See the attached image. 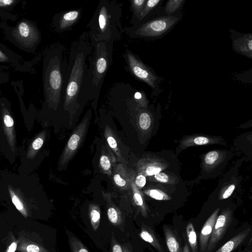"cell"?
Wrapping results in <instances>:
<instances>
[{
	"instance_id": "obj_1",
	"label": "cell",
	"mask_w": 252,
	"mask_h": 252,
	"mask_svg": "<svg viewBox=\"0 0 252 252\" xmlns=\"http://www.w3.org/2000/svg\"><path fill=\"white\" fill-rule=\"evenodd\" d=\"M87 32L72 43L67 59L63 86V105L78 106L89 99L87 87L88 58L92 51Z\"/></svg>"
},
{
	"instance_id": "obj_2",
	"label": "cell",
	"mask_w": 252,
	"mask_h": 252,
	"mask_svg": "<svg viewBox=\"0 0 252 252\" xmlns=\"http://www.w3.org/2000/svg\"><path fill=\"white\" fill-rule=\"evenodd\" d=\"M122 6L116 0H99L87 26L90 40L115 42L121 39L124 32L121 23Z\"/></svg>"
},
{
	"instance_id": "obj_3",
	"label": "cell",
	"mask_w": 252,
	"mask_h": 252,
	"mask_svg": "<svg viewBox=\"0 0 252 252\" xmlns=\"http://www.w3.org/2000/svg\"><path fill=\"white\" fill-rule=\"evenodd\" d=\"M63 47L59 44L47 53L44 62V92L49 106L55 108L63 103V86L67 59Z\"/></svg>"
},
{
	"instance_id": "obj_4",
	"label": "cell",
	"mask_w": 252,
	"mask_h": 252,
	"mask_svg": "<svg viewBox=\"0 0 252 252\" xmlns=\"http://www.w3.org/2000/svg\"><path fill=\"white\" fill-rule=\"evenodd\" d=\"M90 41L93 49L88 58L87 94L89 99L96 101L106 73L113 63L114 42Z\"/></svg>"
},
{
	"instance_id": "obj_5",
	"label": "cell",
	"mask_w": 252,
	"mask_h": 252,
	"mask_svg": "<svg viewBox=\"0 0 252 252\" xmlns=\"http://www.w3.org/2000/svg\"><path fill=\"white\" fill-rule=\"evenodd\" d=\"M182 17V11L169 16L159 15L137 25L126 27L124 31L131 38L159 39L169 32Z\"/></svg>"
},
{
	"instance_id": "obj_6",
	"label": "cell",
	"mask_w": 252,
	"mask_h": 252,
	"mask_svg": "<svg viewBox=\"0 0 252 252\" xmlns=\"http://www.w3.org/2000/svg\"><path fill=\"white\" fill-rule=\"evenodd\" d=\"M123 57L126 63L127 71L136 79L146 83L152 91L153 95H158L161 92L160 85L163 80L150 66L129 49H126Z\"/></svg>"
},
{
	"instance_id": "obj_7",
	"label": "cell",
	"mask_w": 252,
	"mask_h": 252,
	"mask_svg": "<svg viewBox=\"0 0 252 252\" xmlns=\"http://www.w3.org/2000/svg\"><path fill=\"white\" fill-rule=\"evenodd\" d=\"M232 213L225 210L218 216L205 252H212L222 238L232 221Z\"/></svg>"
},
{
	"instance_id": "obj_8",
	"label": "cell",
	"mask_w": 252,
	"mask_h": 252,
	"mask_svg": "<svg viewBox=\"0 0 252 252\" xmlns=\"http://www.w3.org/2000/svg\"><path fill=\"white\" fill-rule=\"evenodd\" d=\"M233 50L243 56L252 59V34L242 33L230 30Z\"/></svg>"
},
{
	"instance_id": "obj_9",
	"label": "cell",
	"mask_w": 252,
	"mask_h": 252,
	"mask_svg": "<svg viewBox=\"0 0 252 252\" xmlns=\"http://www.w3.org/2000/svg\"><path fill=\"white\" fill-rule=\"evenodd\" d=\"M81 9L63 11L57 14L53 18V24L58 32L69 30L81 17Z\"/></svg>"
},
{
	"instance_id": "obj_10",
	"label": "cell",
	"mask_w": 252,
	"mask_h": 252,
	"mask_svg": "<svg viewBox=\"0 0 252 252\" xmlns=\"http://www.w3.org/2000/svg\"><path fill=\"white\" fill-rule=\"evenodd\" d=\"M16 39L27 46L34 44L39 39V33L32 24L23 21L20 23L14 32Z\"/></svg>"
},
{
	"instance_id": "obj_11",
	"label": "cell",
	"mask_w": 252,
	"mask_h": 252,
	"mask_svg": "<svg viewBox=\"0 0 252 252\" xmlns=\"http://www.w3.org/2000/svg\"><path fill=\"white\" fill-rule=\"evenodd\" d=\"M219 209H217L207 220L199 234L200 252H205L209 239L218 216Z\"/></svg>"
},
{
	"instance_id": "obj_12",
	"label": "cell",
	"mask_w": 252,
	"mask_h": 252,
	"mask_svg": "<svg viewBox=\"0 0 252 252\" xmlns=\"http://www.w3.org/2000/svg\"><path fill=\"white\" fill-rule=\"evenodd\" d=\"M163 2L164 0H147L138 20L134 26L159 15Z\"/></svg>"
},
{
	"instance_id": "obj_13",
	"label": "cell",
	"mask_w": 252,
	"mask_h": 252,
	"mask_svg": "<svg viewBox=\"0 0 252 252\" xmlns=\"http://www.w3.org/2000/svg\"><path fill=\"white\" fill-rule=\"evenodd\" d=\"M251 230V228H249L240 232L220 247L216 252H232L245 241Z\"/></svg>"
},
{
	"instance_id": "obj_14",
	"label": "cell",
	"mask_w": 252,
	"mask_h": 252,
	"mask_svg": "<svg viewBox=\"0 0 252 252\" xmlns=\"http://www.w3.org/2000/svg\"><path fill=\"white\" fill-rule=\"evenodd\" d=\"M4 132L8 140V144L12 149H14L16 139L14 123L12 117L8 112L3 114Z\"/></svg>"
},
{
	"instance_id": "obj_15",
	"label": "cell",
	"mask_w": 252,
	"mask_h": 252,
	"mask_svg": "<svg viewBox=\"0 0 252 252\" xmlns=\"http://www.w3.org/2000/svg\"><path fill=\"white\" fill-rule=\"evenodd\" d=\"M140 236L143 240L152 245L159 252H163L162 245L151 228L143 225L140 233Z\"/></svg>"
},
{
	"instance_id": "obj_16",
	"label": "cell",
	"mask_w": 252,
	"mask_h": 252,
	"mask_svg": "<svg viewBox=\"0 0 252 252\" xmlns=\"http://www.w3.org/2000/svg\"><path fill=\"white\" fill-rule=\"evenodd\" d=\"M163 231L169 252H182L179 241L173 230L168 226L164 225Z\"/></svg>"
},
{
	"instance_id": "obj_17",
	"label": "cell",
	"mask_w": 252,
	"mask_h": 252,
	"mask_svg": "<svg viewBox=\"0 0 252 252\" xmlns=\"http://www.w3.org/2000/svg\"><path fill=\"white\" fill-rule=\"evenodd\" d=\"M185 0H168L162 6L160 15H172L182 11Z\"/></svg>"
},
{
	"instance_id": "obj_18",
	"label": "cell",
	"mask_w": 252,
	"mask_h": 252,
	"mask_svg": "<svg viewBox=\"0 0 252 252\" xmlns=\"http://www.w3.org/2000/svg\"><path fill=\"white\" fill-rule=\"evenodd\" d=\"M147 0H130V9L132 13L130 25H135L138 21Z\"/></svg>"
},
{
	"instance_id": "obj_19",
	"label": "cell",
	"mask_w": 252,
	"mask_h": 252,
	"mask_svg": "<svg viewBox=\"0 0 252 252\" xmlns=\"http://www.w3.org/2000/svg\"><path fill=\"white\" fill-rule=\"evenodd\" d=\"M22 252H49L46 249L27 240H22L18 248Z\"/></svg>"
},
{
	"instance_id": "obj_20",
	"label": "cell",
	"mask_w": 252,
	"mask_h": 252,
	"mask_svg": "<svg viewBox=\"0 0 252 252\" xmlns=\"http://www.w3.org/2000/svg\"><path fill=\"white\" fill-rule=\"evenodd\" d=\"M8 190L12 202L17 210L22 215L23 217L27 218L28 217V213L20 197L11 188H9Z\"/></svg>"
},
{
	"instance_id": "obj_21",
	"label": "cell",
	"mask_w": 252,
	"mask_h": 252,
	"mask_svg": "<svg viewBox=\"0 0 252 252\" xmlns=\"http://www.w3.org/2000/svg\"><path fill=\"white\" fill-rule=\"evenodd\" d=\"M186 233L192 252H198L196 234L193 225L189 222L186 227Z\"/></svg>"
},
{
	"instance_id": "obj_22",
	"label": "cell",
	"mask_w": 252,
	"mask_h": 252,
	"mask_svg": "<svg viewBox=\"0 0 252 252\" xmlns=\"http://www.w3.org/2000/svg\"><path fill=\"white\" fill-rule=\"evenodd\" d=\"M68 238L71 252H89L78 238L70 234H68Z\"/></svg>"
},
{
	"instance_id": "obj_23",
	"label": "cell",
	"mask_w": 252,
	"mask_h": 252,
	"mask_svg": "<svg viewBox=\"0 0 252 252\" xmlns=\"http://www.w3.org/2000/svg\"><path fill=\"white\" fill-rule=\"evenodd\" d=\"M43 142L44 139L42 135L37 137L32 141L28 151L27 158L28 159L33 158L39 149L42 146Z\"/></svg>"
},
{
	"instance_id": "obj_24",
	"label": "cell",
	"mask_w": 252,
	"mask_h": 252,
	"mask_svg": "<svg viewBox=\"0 0 252 252\" xmlns=\"http://www.w3.org/2000/svg\"><path fill=\"white\" fill-rule=\"evenodd\" d=\"M91 223L93 229L95 231L97 229L100 220V214L96 208H92L90 211Z\"/></svg>"
},
{
	"instance_id": "obj_25",
	"label": "cell",
	"mask_w": 252,
	"mask_h": 252,
	"mask_svg": "<svg viewBox=\"0 0 252 252\" xmlns=\"http://www.w3.org/2000/svg\"><path fill=\"white\" fill-rule=\"evenodd\" d=\"M107 215L110 222L114 224L121 223L122 219L120 214L114 207H110L107 210Z\"/></svg>"
},
{
	"instance_id": "obj_26",
	"label": "cell",
	"mask_w": 252,
	"mask_h": 252,
	"mask_svg": "<svg viewBox=\"0 0 252 252\" xmlns=\"http://www.w3.org/2000/svg\"><path fill=\"white\" fill-rule=\"evenodd\" d=\"M139 122L142 129H148L150 127L151 122L150 115L146 112L142 113L139 116Z\"/></svg>"
},
{
	"instance_id": "obj_27",
	"label": "cell",
	"mask_w": 252,
	"mask_h": 252,
	"mask_svg": "<svg viewBox=\"0 0 252 252\" xmlns=\"http://www.w3.org/2000/svg\"><path fill=\"white\" fill-rule=\"evenodd\" d=\"M80 137L77 134H73L70 138L68 142V148L71 151H73L77 148Z\"/></svg>"
},
{
	"instance_id": "obj_28",
	"label": "cell",
	"mask_w": 252,
	"mask_h": 252,
	"mask_svg": "<svg viewBox=\"0 0 252 252\" xmlns=\"http://www.w3.org/2000/svg\"><path fill=\"white\" fill-rule=\"evenodd\" d=\"M219 157V154L216 151H211L208 153L205 157V161L208 164H212L216 161Z\"/></svg>"
},
{
	"instance_id": "obj_29",
	"label": "cell",
	"mask_w": 252,
	"mask_h": 252,
	"mask_svg": "<svg viewBox=\"0 0 252 252\" xmlns=\"http://www.w3.org/2000/svg\"><path fill=\"white\" fill-rule=\"evenodd\" d=\"M148 194L152 198L161 200L165 198L164 194L156 189H151L148 192Z\"/></svg>"
},
{
	"instance_id": "obj_30",
	"label": "cell",
	"mask_w": 252,
	"mask_h": 252,
	"mask_svg": "<svg viewBox=\"0 0 252 252\" xmlns=\"http://www.w3.org/2000/svg\"><path fill=\"white\" fill-rule=\"evenodd\" d=\"M100 163L102 168L105 170H108L110 168L111 164L109 159L106 156H101L100 159Z\"/></svg>"
},
{
	"instance_id": "obj_31",
	"label": "cell",
	"mask_w": 252,
	"mask_h": 252,
	"mask_svg": "<svg viewBox=\"0 0 252 252\" xmlns=\"http://www.w3.org/2000/svg\"><path fill=\"white\" fill-rule=\"evenodd\" d=\"M161 170V168L159 167L151 166L146 168V172L149 176H152L156 175Z\"/></svg>"
},
{
	"instance_id": "obj_32",
	"label": "cell",
	"mask_w": 252,
	"mask_h": 252,
	"mask_svg": "<svg viewBox=\"0 0 252 252\" xmlns=\"http://www.w3.org/2000/svg\"><path fill=\"white\" fill-rule=\"evenodd\" d=\"M155 177L157 181L161 183H165L168 181V176L163 172H158L155 175Z\"/></svg>"
},
{
	"instance_id": "obj_33",
	"label": "cell",
	"mask_w": 252,
	"mask_h": 252,
	"mask_svg": "<svg viewBox=\"0 0 252 252\" xmlns=\"http://www.w3.org/2000/svg\"><path fill=\"white\" fill-rule=\"evenodd\" d=\"M146 183V178L145 176L143 175H139L137 176L135 180V183L138 187L142 188L145 185Z\"/></svg>"
},
{
	"instance_id": "obj_34",
	"label": "cell",
	"mask_w": 252,
	"mask_h": 252,
	"mask_svg": "<svg viewBox=\"0 0 252 252\" xmlns=\"http://www.w3.org/2000/svg\"><path fill=\"white\" fill-rule=\"evenodd\" d=\"M193 141L195 144L201 145L207 144L209 142V140L207 137L199 136L195 138Z\"/></svg>"
},
{
	"instance_id": "obj_35",
	"label": "cell",
	"mask_w": 252,
	"mask_h": 252,
	"mask_svg": "<svg viewBox=\"0 0 252 252\" xmlns=\"http://www.w3.org/2000/svg\"><path fill=\"white\" fill-rule=\"evenodd\" d=\"M114 180L115 183L120 187H124L125 186L126 181L121 178L119 174H116L114 177Z\"/></svg>"
},
{
	"instance_id": "obj_36",
	"label": "cell",
	"mask_w": 252,
	"mask_h": 252,
	"mask_svg": "<svg viewBox=\"0 0 252 252\" xmlns=\"http://www.w3.org/2000/svg\"><path fill=\"white\" fill-rule=\"evenodd\" d=\"M235 189V186L234 185H231L226 189V190L223 193L222 196V199H226L229 197L231 194L233 193L234 190Z\"/></svg>"
},
{
	"instance_id": "obj_37",
	"label": "cell",
	"mask_w": 252,
	"mask_h": 252,
	"mask_svg": "<svg viewBox=\"0 0 252 252\" xmlns=\"http://www.w3.org/2000/svg\"><path fill=\"white\" fill-rule=\"evenodd\" d=\"M107 142L109 146L112 149H115L117 147V144L116 140L112 136H109L107 139Z\"/></svg>"
},
{
	"instance_id": "obj_38",
	"label": "cell",
	"mask_w": 252,
	"mask_h": 252,
	"mask_svg": "<svg viewBox=\"0 0 252 252\" xmlns=\"http://www.w3.org/2000/svg\"><path fill=\"white\" fill-rule=\"evenodd\" d=\"M14 2V0H0V7L9 6Z\"/></svg>"
},
{
	"instance_id": "obj_39",
	"label": "cell",
	"mask_w": 252,
	"mask_h": 252,
	"mask_svg": "<svg viewBox=\"0 0 252 252\" xmlns=\"http://www.w3.org/2000/svg\"><path fill=\"white\" fill-rule=\"evenodd\" d=\"M17 248V242H13L8 247L6 252H15Z\"/></svg>"
},
{
	"instance_id": "obj_40",
	"label": "cell",
	"mask_w": 252,
	"mask_h": 252,
	"mask_svg": "<svg viewBox=\"0 0 252 252\" xmlns=\"http://www.w3.org/2000/svg\"><path fill=\"white\" fill-rule=\"evenodd\" d=\"M113 252H123L121 247L118 244H115L112 248Z\"/></svg>"
},
{
	"instance_id": "obj_41",
	"label": "cell",
	"mask_w": 252,
	"mask_h": 252,
	"mask_svg": "<svg viewBox=\"0 0 252 252\" xmlns=\"http://www.w3.org/2000/svg\"><path fill=\"white\" fill-rule=\"evenodd\" d=\"M7 57L0 50V62H4L7 60Z\"/></svg>"
},
{
	"instance_id": "obj_42",
	"label": "cell",
	"mask_w": 252,
	"mask_h": 252,
	"mask_svg": "<svg viewBox=\"0 0 252 252\" xmlns=\"http://www.w3.org/2000/svg\"><path fill=\"white\" fill-rule=\"evenodd\" d=\"M182 252H190L189 246L187 244H186L183 248Z\"/></svg>"
}]
</instances>
